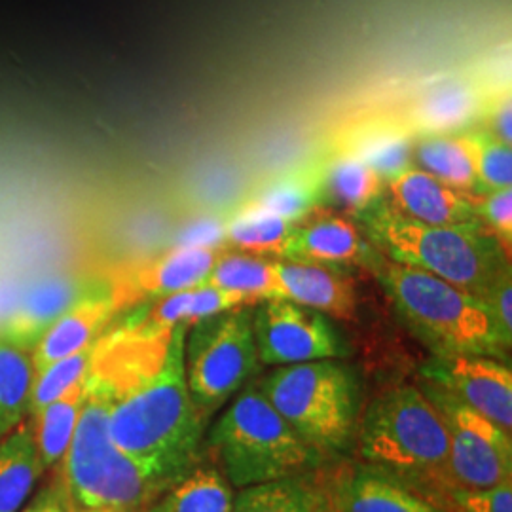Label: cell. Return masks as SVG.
<instances>
[{
  "label": "cell",
  "instance_id": "6da1fadb",
  "mask_svg": "<svg viewBox=\"0 0 512 512\" xmlns=\"http://www.w3.org/2000/svg\"><path fill=\"white\" fill-rule=\"evenodd\" d=\"M186 332L131 319L101 334L88 374L109 397L110 439L160 488L190 473L202 444L205 418L186 384Z\"/></svg>",
  "mask_w": 512,
  "mask_h": 512
},
{
  "label": "cell",
  "instance_id": "7a4b0ae2",
  "mask_svg": "<svg viewBox=\"0 0 512 512\" xmlns=\"http://www.w3.org/2000/svg\"><path fill=\"white\" fill-rule=\"evenodd\" d=\"M368 241L382 255L437 275L478 300L511 268V253L484 224L433 226L401 215L387 198L357 217Z\"/></svg>",
  "mask_w": 512,
  "mask_h": 512
},
{
  "label": "cell",
  "instance_id": "3957f363",
  "mask_svg": "<svg viewBox=\"0 0 512 512\" xmlns=\"http://www.w3.org/2000/svg\"><path fill=\"white\" fill-rule=\"evenodd\" d=\"M393 310L433 355H488L505 361L511 346L501 338L488 308L437 275L378 253L366 268Z\"/></svg>",
  "mask_w": 512,
  "mask_h": 512
},
{
  "label": "cell",
  "instance_id": "277c9868",
  "mask_svg": "<svg viewBox=\"0 0 512 512\" xmlns=\"http://www.w3.org/2000/svg\"><path fill=\"white\" fill-rule=\"evenodd\" d=\"M359 454L393 478L446 486L450 439L437 406L418 385L385 389L357 421Z\"/></svg>",
  "mask_w": 512,
  "mask_h": 512
},
{
  "label": "cell",
  "instance_id": "5b68a950",
  "mask_svg": "<svg viewBox=\"0 0 512 512\" xmlns=\"http://www.w3.org/2000/svg\"><path fill=\"white\" fill-rule=\"evenodd\" d=\"M207 444L220 473L239 490L304 475L321 463V454L268 403L258 385L243 389L220 414Z\"/></svg>",
  "mask_w": 512,
  "mask_h": 512
},
{
  "label": "cell",
  "instance_id": "8992f818",
  "mask_svg": "<svg viewBox=\"0 0 512 512\" xmlns=\"http://www.w3.org/2000/svg\"><path fill=\"white\" fill-rule=\"evenodd\" d=\"M63 482L76 509L139 512L162 490L110 439L109 397L90 376L86 401L63 458Z\"/></svg>",
  "mask_w": 512,
  "mask_h": 512
},
{
  "label": "cell",
  "instance_id": "52a82bcc",
  "mask_svg": "<svg viewBox=\"0 0 512 512\" xmlns=\"http://www.w3.org/2000/svg\"><path fill=\"white\" fill-rule=\"evenodd\" d=\"M258 389L319 454L346 450L357 433V382L334 359L277 366Z\"/></svg>",
  "mask_w": 512,
  "mask_h": 512
},
{
  "label": "cell",
  "instance_id": "ba28073f",
  "mask_svg": "<svg viewBox=\"0 0 512 512\" xmlns=\"http://www.w3.org/2000/svg\"><path fill=\"white\" fill-rule=\"evenodd\" d=\"M253 308L241 306L194 323L184 340L186 384L207 420L260 368Z\"/></svg>",
  "mask_w": 512,
  "mask_h": 512
},
{
  "label": "cell",
  "instance_id": "9c48e42d",
  "mask_svg": "<svg viewBox=\"0 0 512 512\" xmlns=\"http://www.w3.org/2000/svg\"><path fill=\"white\" fill-rule=\"evenodd\" d=\"M421 391L448 431L446 486L494 488L512 482L511 435L437 385L421 380Z\"/></svg>",
  "mask_w": 512,
  "mask_h": 512
},
{
  "label": "cell",
  "instance_id": "30bf717a",
  "mask_svg": "<svg viewBox=\"0 0 512 512\" xmlns=\"http://www.w3.org/2000/svg\"><path fill=\"white\" fill-rule=\"evenodd\" d=\"M253 330L258 359L264 365H300L348 355L325 313L291 300L274 298L256 304Z\"/></svg>",
  "mask_w": 512,
  "mask_h": 512
},
{
  "label": "cell",
  "instance_id": "8fae6325",
  "mask_svg": "<svg viewBox=\"0 0 512 512\" xmlns=\"http://www.w3.org/2000/svg\"><path fill=\"white\" fill-rule=\"evenodd\" d=\"M421 380L437 385L512 435L511 366L488 355H446L421 368Z\"/></svg>",
  "mask_w": 512,
  "mask_h": 512
},
{
  "label": "cell",
  "instance_id": "7c38bea8",
  "mask_svg": "<svg viewBox=\"0 0 512 512\" xmlns=\"http://www.w3.org/2000/svg\"><path fill=\"white\" fill-rule=\"evenodd\" d=\"M378 253L357 220L319 205L293 222L279 258L349 270L351 266L368 268Z\"/></svg>",
  "mask_w": 512,
  "mask_h": 512
},
{
  "label": "cell",
  "instance_id": "4fadbf2b",
  "mask_svg": "<svg viewBox=\"0 0 512 512\" xmlns=\"http://www.w3.org/2000/svg\"><path fill=\"white\" fill-rule=\"evenodd\" d=\"M219 249L177 245L164 255L150 258L118 275L112 293L120 310L143 298H164L169 294L196 289L205 283Z\"/></svg>",
  "mask_w": 512,
  "mask_h": 512
},
{
  "label": "cell",
  "instance_id": "5bb4252c",
  "mask_svg": "<svg viewBox=\"0 0 512 512\" xmlns=\"http://www.w3.org/2000/svg\"><path fill=\"white\" fill-rule=\"evenodd\" d=\"M486 95L480 86L463 76H444L425 84L399 120L412 137L452 135L473 128L482 118Z\"/></svg>",
  "mask_w": 512,
  "mask_h": 512
},
{
  "label": "cell",
  "instance_id": "9a60e30c",
  "mask_svg": "<svg viewBox=\"0 0 512 512\" xmlns=\"http://www.w3.org/2000/svg\"><path fill=\"white\" fill-rule=\"evenodd\" d=\"M387 202L401 215L433 226L482 224L475 211V194L442 183L412 165L385 186Z\"/></svg>",
  "mask_w": 512,
  "mask_h": 512
},
{
  "label": "cell",
  "instance_id": "2e32d148",
  "mask_svg": "<svg viewBox=\"0 0 512 512\" xmlns=\"http://www.w3.org/2000/svg\"><path fill=\"white\" fill-rule=\"evenodd\" d=\"M277 298L342 321L357 315V293L349 270L274 258Z\"/></svg>",
  "mask_w": 512,
  "mask_h": 512
},
{
  "label": "cell",
  "instance_id": "e0dca14e",
  "mask_svg": "<svg viewBox=\"0 0 512 512\" xmlns=\"http://www.w3.org/2000/svg\"><path fill=\"white\" fill-rule=\"evenodd\" d=\"M116 311H120V306L112 293V285L99 283L92 293L86 294L71 310L65 311L42 334L31 351L37 374L55 361L92 346L101 338Z\"/></svg>",
  "mask_w": 512,
  "mask_h": 512
},
{
  "label": "cell",
  "instance_id": "ac0fdd59",
  "mask_svg": "<svg viewBox=\"0 0 512 512\" xmlns=\"http://www.w3.org/2000/svg\"><path fill=\"white\" fill-rule=\"evenodd\" d=\"M97 285L73 275H48L25 285L18 311L0 336L33 351L42 334Z\"/></svg>",
  "mask_w": 512,
  "mask_h": 512
},
{
  "label": "cell",
  "instance_id": "d6986e66",
  "mask_svg": "<svg viewBox=\"0 0 512 512\" xmlns=\"http://www.w3.org/2000/svg\"><path fill=\"white\" fill-rule=\"evenodd\" d=\"M330 499L336 512H444L431 499L378 469H359L342 476Z\"/></svg>",
  "mask_w": 512,
  "mask_h": 512
},
{
  "label": "cell",
  "instance_id": "ffe728a7",
  "mask_svg": "<svg viewBox=\"0 0 512 512\" xmlns=\"http://www.w3.org/2000/svg\"><path fill=\"white\" fill-rule=\"evenodd\" d=\"M384 179L359 158L338 152L319 167L321 205L357 219L368 207L385 198Z\"/></svg>",
  "mask_w": 512,
  "mask_h": 512
},
{
  "label": "cell",
  "instance_id": "44dd1931",
  "mask_svg": "<svg viewBox=\"0 0 512 512\" xmlns=\"http://www.w3.org/2000/svg\"><path fill=\"white\" fill-rule=\"evenodd\" d=\"M44 469L33 420L25 418L0 442V512H19Z\"/></svg>",
  "mask_w": 512,
  "mask_h": 512
},
{
  "label": "cell",
  "instance_id": "7402d4cb",
  "mask_svg": "<svg viewBox=\"0 0 512 512\" xmlns=\"http://www.w3.org/2000/svg\"><path fill=\"white\" fill-rule=\"evenodd\" d=\"M414 137L401 122H374L355 129L338 152H346L372 167L385 183L412 167Z\"/></svg>",
  "mask_w": 512,
  "mask_h": 512
},
{
  "label": "cell",
  "instance_id": "603a6c76",
  "mask_svg": "<svg viewBox=\"0 0 512 512\" xmlns=\"http://www.w3.org/2000/svg\"><path fill=\"white\" fill-rule=\"evenodd\" d=\"M412 164L442 183L475 194V160L465 131L414 137Z\"/></svg>",
  "mask_w": 512,
  "mask_h": 512
},
{
  "label": "cell",
  "instance_id": "cb8c5ba5",
  "mask_svg": "<svg viewBox=\"0 0 512 512\" xmlns=\"http://www.w3.org/2000/svg\"><path fill=\"white\" fill-rule=\"evenodd\" d=\"M329 495L315 476L304 473L241 488L232 512H317Z\"/></svg>",
  "mask_w": 512,
  "mask_h": 512
},
{
  "label": "cell",
  "instance_id": "d4e9b609",
  "mask_svg": "<svg viewBox=\"0 0 512 512\" xmlns=\"http://www.w3.org/2000/svg\"><path fill=\"white\" fill-rule=\"evenodd\" d=\"M35 380L33 353L0 336V437L29 418Z\"/></svg>",
  "mask_w": 512,
  "mask_h": 512
},
{
  "label": "cell",
  "instance_id": "484cf974",
  "mask_svg": "<svg viewBox=\"0 0 512 512\" xmlns=\"http://www.w3.org/2000/svg\"><path fill=\"white\" fill-rule=\"evenodd\" d=\"M86 393L88 378L33 416L38 458L44 471L52 469L65 458L86 401Z\"/></svg>",
  "mask_w": 512,
  "mask_h": 512
},
{
  "label": "cell",
  "instance_id": "4316f807",
  "mask_svg": "<svg viewBox=\"0 0 512 512\" xmlns=\"http://www.w3.org/2000/svg\"><path fill=\"white\" fill-rule=\"evenodd\" d=\"M203 285L243 294L253 306L264 300H274L277 298L274 258L219 251Z\"/></svg>",
  "mask_w": 512,
  "mask_h": 512
},
{
  "label": "cell",
  "instance_id": "83f0119b",
  "mask_svg": "<svg viewBox=\"0 0 512 512\" xmlns=\"http://www.w3.org/2000/svg\"><path fill=\"white\" fill-rule=\"evenodd\" d=\"M234 492L219 469L202 467L181 478L148 512H232Z\"/></svg>",
  "mask_w": 512,
  "mask_h": 512
},
{
  "label": "cell",
  "instance_id": "f1b7e54d",
  "mask_svg": "<svg viewBox=\"0 0 512 512\" xmlns=\"http://www.w3.org/2000/svg\"><path fill=\"white\" fill-rule=\"evenodd\" d=\"M291 228V220L281 219L266 209L247 203L224 226V241L239 253L279 258Z\"/></svg>",
  "mask_w": 512,
  "mask_h": 512
},
{
  "label": "cell",
  "instance_id": "f546056e",
  "mask_svg": "<svg viewBox=\"0 0 512 512\" xmlns=\"http://www.w3.org/2000/svg\"><path fill=\"white\" fill-rule=\"evenodd\" d=\"M249 203L291 222L306 217L321 205L319 167L283 175L281 179L264 186L255 200Z\"/></svg>",
  "mask_w": 512,
  "mask_h": 512
},
{
  "label": "cell",
  "instance_id": "4dcf8cb0",
  "mask_svg": "<svg viewBox=\"0 0 512 512\" xmlns=\"http://www.w3.org/2000/svg\"><path fill=\"white\" fill-rule=\"evenodd\" d=\"M475 160V194H484L501 188H511V145L499 141L482 126H473L465 131Z\"/></svg>",
  "mask_w": 512,
  "mask_h": 512
},
{
  "label": "cell",
  "instance_id": "1f68e13d",
  "mask_svg": "<svg viewBox=\"0 0 512 512\" xmlns=\"http://www.w3.org/2000/svg\"><path fill=\"white\" fill-rule=\"evenodd\" d=\"M93 348H95V342L92 346L69 355L61 361H55L38 372L33 395H31L29 416H35L44 406L54 403L55 399H59L69 389H73L74 385L88 378V372L92 366Z\"/></svg>",
  "mask_w": 512,
  "mask_h": 512
},
{
  "label": "cell",
  "instance_id": "d6a6232c",
  "mask_svg": "<svg viewBox=\"0 0 512 512\" xmlns=\"http://www.w3.org/2000/svg\"><path fill=\"white\" fill-rule=\"evenodd\" d=\"M448 507L454 512H512V482L494 488H442Z\"/></svg>",
  "mask_w": 512,
  "mask_h": 512
},
{
  "label": "cell",
  "instance_id": "836d02e7",
  "mask_svg": "<svg viewBox=\"0 0 512 512\" xmlns=\"http://www.w3.org/2000/svg\"><path fill=\"white\" fill-rule=\"evenodd\" d=\"M478 220L490 230L501 245L511 253L512 243V190L501 188L484 194H475Z\"/></svg>",
  "mask_w": 512,
  "mask_h": 512
},
{
  "label": "cell",
  "instance_id": "e575fe53",
  "mask_svg": "<svg viewBox=\"0 0 512 512\" xmlns=\"http://www.w3.org/2000/svg\"><path fill=\"white\" fill-rule=\"evenodd\" d=\"M241 306H253L243 294L226 291L211 285H200L190 291L188 310H186V327L194 323L219 315L222 311L236 310Z\"/></svg>",
  "mask_w": 512,
  "mask_h": 512
},
{
  "label": "cell",
  "instance_id": "d590c367",
  "mask_svg": "<svg viewBox=\"0 0 512 512\" xmlns=\"http://www.w3.org/2000/svg\"><path fill=\"white\" fill-rule=\"evenodd\" d=\"M494 317L501 338L512 346V275L511 268L495 279L480 300Z\"/></svg>",
  "mask_w": 512,
  "mask_h": 512
},
{
  "label": "cell",
  "instance_id": "8d00e7d4",
  "mask_svg": "<svg viewBox=\"0 0 512 512\" xmlns=\"http://www.w3.org/2000/svg\"><path fill=\"white\" fill-rule=\"evenodd\" d=\"M512 97L511 88L499 93L494 99H486L482 112V128L488 129L499 141L512 143Z\"/></svg>",
  "mask_w": 512,
  "mask_h": 512
},
{
  "label": "cell",
  "instance_id": "74e56055",
  "mask_svg": "<svg viewBox=\"0 0 512 512\" xmlns=\"http://www.w3.org/2000/svg\"><path fill=\"white\" fill-rule=\"evenodd\" d=\"M74 505L69 490L63 480H57L52 486L44 488L40 494L19 512H71Z\"/></svg>",
  "mask_w": 512,
  "mask_h": 512
},
{
  "label": "cell",
  "instance_id": "f35d334b",
  "mask_svg": "<svg viewBox=\"0 0 512 512\" xmlns=\"http://www.w3.org/2000/svg\"><path fill=\"white\" fill-rule=\"evenodd\" d=\"M222 241H224V226H220L215 220H202L184 232L183 238L179 239V245L217 249Z\"/></svg>",
  "mask_w": 512,
  "mask_h": 512
},
{
  "label": "cell",
  "instance_id": "ab89813d",
  "mask_svg": "<svg viewBox=\"0 0 512 512\" xmlns=\"http://www.w3.org/2000/svg\"><path fill=\"white\" fill-rule=\"evenodd\" d=\"M25 285L14 275L0 274V334L16 315Z\"/></svg>",
  "mask_w": 512,
  "mask_h": 512
},
{
  "label": "cell",
  "instance_id": "60d3db41",
  "mask_svg": "<svg viewBox=\"0 0 512 512\" xmlns=\"http://www.w3.org/2000/svg\"><path fill=\"white\" fill-rule=\"evenodd\" d=\"M317 512H336L334 511V507H332V499H330V495L329 499H327V501H325V503L319 507V511Z\"/></svg>",
  "mask_w": 512,
  "mask_h": 512
},
{
  "label": "cell",
  "instance_id": "b9f144b4",
  "mask_svg": "<svg viewBox=\"0 0 512 512\" xmlns=\"http://www.w3.org/2000/svg\"><path fill=\"white\" fill-rule=\"evenodd\" d=\"M76 512H128L120 509H76Z\"/></svg>",
  "mask_w": 512,
  "mask_h": 512
},
{
  "label": "cell",
  "instance_id": "7bdbcfd3",
  "mask_svg": "<svg viewBox=\"0 0 512 512\" xmlns=\"http://www.w3.org/2000/svg\"><path fill=\"white\" fill-rule=\"evenodd\" d=\"M71 512H76V507H74L73 511H71Z\"/></svg>",
  "mask_w": 512,
  "mask_h": 512
},
{
  "label": "cell",
  "instance_id": "ee69618b",
  "mask_svg": "<svg viewBox=\"0 0 512 512\" xmlns=\"http://www.w3.org/2000/svg\"><path fill=\"white\" fill-rule=\"evenodd\" d=\"M444 512H454V511H444Z\"/></svg>",
  "mask_w": 512,
  "mask_h": 512
}]
</instances>
